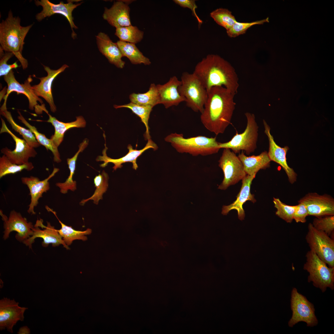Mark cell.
Wrapping results in <instances>:
<instances>
[{"label":"cell","instance_id":"cell-1","mask_svg":"<svg viewBox=\"0 0 334 334\" xmlns=\"http://www.w3.org/2000/svg\"><path fill=\"white\" fill-rule=\"evenodd\" d=\"M201 113V122L204 127L216 135L223 134L231 123L235 109L234 95L223 86L213 87Z\"/></svg>","mask_w":334,"mask_h":334},{"label":"cell","instance_id":"cell-2","mask_svg":"<svg viewBox=\"0 0 334 334\" xmlns=\"http://www.w3.org/2000/svg\"><path fill=\"white\" fill-rule=\"evenodd\" d=\"M193 73L207 92L212 88L223 86L235 95L239 86L238 78L230 63L221 57L209 54L196 65Z\"/></svg>","mask_w":334,"mask_h":334},{"label":"cell","instance_id":"cell-3","mask_svg":"<svg viewBox=\"0 0 334 334\" xmlns=\"http://www.w3.org/2000/svg\"><path fill=\"white\" fill-rule=\"evenodd\" d=\"M20 22L19 17L14 16L10 11L7 17L0 24V48L13 53L24 69L28 67V62L22 56V51L25 38L33 24L24 27Z\"/></svg>","mask_w":334,"mask_h":334},{"label":"cell","instance_id":"cell-4","mask_svg":"<svg viewBox=\"0 0 334 334\" xmlns=\"http://www.w3.org/2000/svg\"><path fill=\"white\" fill-rule=\"evenodd\" d=\"M177 151L193 156H206L217 153L220 149L216 137L202 135L186 138L182 134L171 133L165 139Z\"/></svg>","mask_w":334,"mask_h":334},{"label":"cell","instance_id":"cell-5","mask_svg":"<svg viewBox=\"0 0 334 334\" xmlns=\"http://www.w3.org/2000/svg\"><path fill=\"white\" fill-rule=\"evenodd\" d=\"M306 261L303 268L309 273L308 281L312 282L313 285L319 288L322 292L327 288L334 289V267H328L327 264L320 259L311 250L306 255Z\"/></svg>","mask_w":334,"mask_h":334},{"label":"cell","instance_id":"cell-6","mask_svg":"<svg viewBox=\"0 0 334 334\" xmlns=\"http://www.w3.org/2000/svg\"><path fill=\"white\" fill-rule=\"evenodd\" d=\"M181 81L178 90L186 99V106L194 111L201 113L208 98L207 90L193 73H182Z\"/></svg>","mask_w":334,"mask_h":334},{"label":"cell","instance_id":"cell-7","mask_svg":"<svg viewBox=\"0 0 334 334\" xmlns=\"http://www.w3.org/2000/svg\"><path fill=\"white\" fill-rule=\"evenodd\" d=\"M245 115L247 119L246 127L243 132L236 133L229 141L219 143L221 148L231 149L235 153L244 151L247 155L254 152L257 148L259 126L253 113L246 112Z\"/></svg>","mask_w":334,"mask_h":334},{"label":"cell","instance_id":"cell-8","mask_svg":"<svg viewBox=\"0 0 334 334\" xmlns=\"http://www.w3.org/2000/svg\"><path fill=\"white\" fill-rule=\"evenodd\" d=\"M305 239L310 250L329 267L334 268V240L324 232L316 229L310 223L308 226Z\"/></svg>","mask_w":334,"mask_h":334},{"label":"cell","instance_id":"cell-9","mask_svg":"<svg viewBox=\"0 0 334 334\" xmlns=\"http://www.w3.org/2000/svg\"><path fill=\"white\" fill-rule=\"evenodd\" d=\"M290 307L292 315L288 323L289 327L292 328L300 322L306 323L308 327H313L318 324V321L313 304L299 293L295 288H293L291 291Z\"/></svg>","mask_w":334,"mask_h":334},{"label":"cell","instance_id":"cell-10","mask_svg":"<svg viewBox=\"0 0 334 334\" xmlns=\"http://www.w3.org/2000/svg\"><path fill=\"white\" fill-rule=\"evenodd\" d=\"M218 162L219 166L224 174V178L219 186V189L225 190L242 180L247 175L242 161L229 149H224Z\"/></svg>","mask_w":334,"mask_h":334},{"label":"cell","instance_id":"cell-11","mask_svg":"<svg viewBox=\"0 0 334 334\" xmlns=\"http://www.w3.org/2000/svg\"><path fill=\"white\" fill-rule=\"evenodd\" d=\"M3 78L7 84L6 93L3 98L4 102L6 103L7 97L11 92H15L18 94H23L27 97L29 101V108L31 110L34 109L36 113L41 114L43 111L45 112L47 111L45 105H40L38 103L37 101H39L42 105L44 104H43L42 100L35 94L30 84L32 81L31 75L29 76L24 84H20L16 79L12 70L4 76Z\"/></svg>","mask_w":334,"mask_h":334},{"label":"cell","instance_id":"cell-12","mask_svg":"<svg viewBox=\"0 0 334 334\" xmlns=\"http://www.w3.org/2000/svg\"><path fill=\"white\" fill-rule=\"evenodd\" d=\"M0 214L3 221L4 239H7L11 232L13 231L17 232L15 238L20 242H23L32 235V229L34 225L31 222H28L27 219L23 217L20 213L14 210H12L8 218L3 213L1 210L0 211Z\"/></svg>","mask_w":334,"mask_h":334},{"label":"cell","instance_id":"cell-13","mask_svg":"<svg viewBox=\"0 0 334 334\" xmlns=\"http://www.w3.org/2000/svg\"><path fill=\"white\" fill-rule=\"evenodd\" d=\"M1 119L2 126L0 133L6 132L10 134L15 141V144L13 150L5 147L1 149V153L13 163L22 165L29 162V158L35 157L37 154L34 148L29 145L24 139H22L14 134L7 127L3 119L1 118Z\"/></svg>","mask_w":334,"mask_h":334},{"label":"cell","instance_id":"cell-14","mask_svg":"<svg viewBox=\"0 0 334 334\" xmlns=\"http://www.w3.org/2000/svg\"><path fill=\"white\" fill-rule=\"evenodd\" d=\"M35 1L37 6H41L42 7V11L36 15V19L38 21H41L45 18L55 14H61L66 18L69 23L72 31V36L73 38H74L76 36L73 28L77 29L78 28L74 22L72 12L82 3L74 4L72 1L69 0L66 3L61 1L59 4H54L48 0Z\"/></svg>","mask_w":334,"mask_h":334},{"label":"cell","instance_id":"cell-15","mask_svg":"<svg viewBox=\"0 0 334 334\" xmlns=\"http://www.w3.org/2000/svg\"><path fill=\"white\" fill-rule=\"evenodd\" d=\"M298 202L305 205L308 216L319 217L334 215V199L328 194L319 195L316 193H309Z\"/></svg>","mask_w":334,"mask_h":334},{"label":"cell","instance_id":"cell-16","mask_svg":"<svg viewBox=\"0 0 334 334\" xmlns=\"http://www.w3.org/2000/svg\"><path fill=\"white\" fill-rule=\"evenodd\" d=\"M14 299L4 298L0 300V330L6 329L11 333L13 328L19 321H23L24 314L28 308L21 307Z\"/></svg>","mask_w":334,"mask_h":334},{"label":"cell","instance_id":"cell-17","mask_svg":"<svg viewBox=\"0 0 334 334\" xmlns=\"http://www.w3.org/2000/svg\"><path fill=\"white\" fill-rule=\"evenodd\" d=\"M32 230V235L23 242L29 248H32V244L34 242L35 239L39 238L43 239L42 245L44 247H46L50 244H52L53 246L62 244L66 249H70L65 243L57 229L52 226L49 222L47 221V225L45 226L43 224L42 219L37 220Z\"/></svg>","mask_w":334,"mask_h":334},{"label":"cell","instance_id":"cell-18","mask_svg":"<svg viewBox=\"0 0 334 334\" xmlns=\"http://www.w3.org/2000/svg\"><path fill=\"white\" fill-rule=\"evenodd\" d=\"M263 123L264 132L268 137L269 143L268 156L271 160L279 164L286 173L289 182L292 184L296 182L297 174L293 169L290 167L287 164L286 155L289 148L287 146L282 148L276 144L274 138L270 133V128L264 120Z\"/></svg>","mask_w":334,"mask_h":334},{"label":"cell","instance_id":"cell-19","mask_svg":"<svg viewBox=\"0 0 334 334\" xmlns=\"http://www.w3.org/2000/svg\"><path fill=\"white\" fill-rule=\"evenodd\" d=\"M148 141L145 147L142 149L138 150L133 149L131 145L129 144L127 146L129 152L124 156L117 159H113L109 157L107 155L106 152L108 149L105 144V148L102 151V156H97L96 160L97 161H103L104 163L100 165V166L105 167L109 163H112L114 164L113 167V171L116 170L118 168H121L122 167V164L126 162H130L132 163L133 168L136 170L138 168L136 163V160L145 151L149 149L152 148L154 150H156L158 148L157 145L154 143L150 139H148Z\"/></svg>","mask_w":334,"mask_h":334},{"label":"cell","instance_id":"cell-20","mask_svg":"<svg viewBox=\"0 0 334 334\" xmlns=\"http://www.w3.org/2000/svg\"><path fill=\"white\" fill-rule=\"evenodd\" d=\"M59 170L58 169L54 168L51 173L42 180H40L39 178L33 176L21 178L22 182L27 186L30 191L31 202L28 210V213L32 215L36 214L34 208L38 204L39 199L42 197L44 193L46 192L50 189L49 180Z\"/></svg>","mask_w":334,"mask_h":334},{"label":"cell","instance_id":"cell-21","mask_svg":"<svg viewBox=\"0 0 334 334\" xmlns=\"http://www.w3.org/2000/svg\"><path fill=\"white\" fill-rule=\"evenodd\" d=\"M45 70L47 73L46 76L38 78L40 83L32 86L35 94L38 96L43 98L49 104L51 112L54 113L56 107L54 104L52 92V85L55 78L60 73L64 71L69 66L64 64L56 70L51 69L49 67L43 65Z\"/></svg>","mask_w":334,"mask_h":334},{"label":"cell","instance_id":"cell-22","mask_svg":"<svg viewBox=\"0 0 334 334\" xmlns=\"http://www.w3.org/2000/svg\"><path fill=\"white\" fill-rule=\"evenodd\" d=\"M256 175H247L242 180V185L239 192L237 196L236 199L232 203L227 206H223L221 213L223 215H227L232 210H236L238 214V218L240 220L244 219L245 216L244 211L243 205L246 201H250L255 203L256 200L254 195L250 193V186L252 181L255 178Z\"/></svg>","mask_w":334,"mask_h":334},{"label":"cell","instance_id":"cell-23","mask_svg":"<svg viewBox=\"0 0 334 334\" xmlns=\"http://www.w3.org/2000/svg\"><path fill=\"white\" fill-rule=\"evenodd\" d=\"M181 84V80L174 76L170 78L165 84L157 85L160 104L163 105L167 109L173 106H178L182 102H186V99L180 94L178 90Z\"/></svg>","mask_w":334,"mask_h":334},{"label":"cell","instance_id":"cell-24","mask_svg":"<svg viewBox=\"0 0 334 334\" xmlns=\"http://www.w3.org/2000/svg\"><path fill=\"white\" fill-rule=\"evenodd\" d=\"M128 5L123 0L114 2L110 8H105L103 18L116 28L131 25Z\"/></svg>","mask_w":334,"mask_h":334},{"label":"cell","instance_id":"cell-25","mask_svg":"<svg viewBox=\"0 0 334 334\" xmlns=\"http://www.w3.org/2000/svg\"><path fill=\"white\" fill-rule=\"evenodd\" d=\"M96 38L100 51L109 61L118 68H123L125 63L122 59L123 56L117 43L113 42L107 34L102 32L99 33Z\"/></svg>","mask_w":334,"mask_h":334},{"label":"cell","instance_id":"cell-26","mask_svg":"<svg viewBox=\"0 0 334 334\" xmlns=\"http://www.w3.org/2000/svg\"><path fill=\"white\" fill-rule=\"evenodd\" d=\"M238 156L243 165L246 174L249 175H256L260 169L269 167L271 161L266 151L259 155L250 156H246L242 151Z\"/></svg>","mask_w":334,"mask_h":334},{"label":"cell","instance_id":"cell-27","mask_svg":"<svg viewBox=\"0 0 334 334\" xmlns=\"http://www.w3.org/2000/svg\"><path fill=\"white\" fill-rule=\"evenodd\" d=\"M49 116V119L46 122L51 123L55 129L54 134L52 135L50 139L58 147L63 140L64 134L68 130L74 127H84L86 125V122L83 117L80 116L76 117V120L74 121L65 123L58 120L55 117H52L46 113Z\"/></svg>","mask_w":334,"mask_h":334},{"label":"cell","instance_id":"cell-28","mask_svg":"<svg viewBox=\"0 0 334 334\" xmlns=\"http://www.w3.org/2000/svg\"><path fill=\"white\" fill-rule=\"evenodd\" d=\"M45 208L48 212L53 213L59 221L61 227L57 230L67 246L71 245L73 241L75 240H81L83 241L87 240V237L86 235L91 233L92 230L91 229L88 228L84 231L75 230L71 226L66 225L62 222L57 216L56 212L48 206H47Z\"/></svg>","mask_w":334,"mask_h":334},{"label":"cell","instance_id":"cell-29","mask_svg":"<svg viewBox=\"0 0 334 334\" xmlns=\"http://www.w3.org/2000/svg\"><path fill=\"white\" fill-rule=\"evenodd\" d=\"M116 43L122 56L127 58L132 64L142 63L145 65H149L151 64L149 59L143 55L135 44L120 40Z\"/></svg>","mask_w":334,"mask_h":334},{"label":"cell","instance_id":"cell-30","mask_svg":"<svg viewBox=\"0 0 334 334\" xmlns=\"http://www.w3.org/2000/svg\"><path fill=\"white\" fill-rule=\"evenodd\" d=\"M0 114L3 116L11 125L12 128L23 137L31 146L36 148L41 144L36 140L34 135L30 129H27L18 125L14 121L11 113L7 110L6 103H3L0 108Z\"/></svg>","mask_w":334,"mask_h":334},{"label":"cell","instance_id":"cell-31","mask_svg":"<svg viewBox=\"0 0 334 334\" xmlns=\"http://www.w3.org/2000/svg\"><path fill=\"white\" fill-rule=\"evenodd\" d=\"M18 112L19 114L18 119L32 131L37 141L41 145L45 147L47 150H49L51 151L54 156V161L57 163L60 162L61 160L58 147L51 139L47 138L44 134L39 132L35 127L31 125L27 122L19 111H18Z\"/></svg>","mask_w":334,"mask_h":334},{"label":"cell","instance_id":"cell-32","mask_svg":"<svg viewBox=\"0 0 334 334\" xmlns=\"http://www.w3.org/2000/svg\"><path fill=\"white\" fill-rule=\"evenodd\" d=\"M131 102L142 106H150L153 107L160 104V99L156 86L152 84L149 90L143 93H133L129 96Z\"/></svg>","mask_w":334,"mask_h":334},{"label":"cell","instance_id":"cell-33","mask_svg":"<svg viewBox=\"0 0 334 334\" xmlns=\"http://www.w3.org/2000/svg\"><path fill=\"white\" fill-rule=\"evenodd\" d=\"M79 147V150L75 155L72 158H68L67 159V163L70 171L68 178L64 182H58L56 184V186L59 187L60 191L62 194L67 193L69 190L74 191L76 189V181L73 180V177L75 169L76 161L79 153L83 151L86 148V146L84 143H81Z\"/></svg>","mask_w":334,"mask_h":334},{"label":"cell","instance_id":"cell-34","mask_svg":"<svg viewBox=\"0 0 334 334\" xmlns=\"http://www.w3.org/2000/svg\"><path fill=\"white\" fill-rule=\"evenodd\" d=\"M108 179V175L104 170L101 174L96 176L94 179L96 190L90 198L82 200L80 202V204L83 205L90 200H93L94 203L98 204L99 200L102 199L103 195L107 190Z\"/></svg>","mask_w":334,"mask_h":334},{"label":"cell","instance_id":"cell-35","mask_svg":"<svg viewBox=\"0 0 334 334\" xmlns=\"http://www.w3.org/2000/svg\"><path fill=\"white\" fill-rule=\"evenodd\" d=\"M113 106L116 109L121 108L129 109L133 113L139 117L141 122L146 127V138L148 139H150L148 123L150 115L153 107L150 106L140 105L131 102L122 105H114Z\"/></svg>","mask_w":334,"mask_h":334},{"label":"cell","instance_id":"cell-36","mask_svg":"<svg viewBox=\"0 0 334 334\" xmlns=\"http://www.w3.org/2000/svg\"><path fill=\"white\" fill-rule=\"evenodd\" d=\"M115 34L120 41L135 44L143 39L144 32L136 26L131 25L116 28Z\"/></svg>","mask_w":334,"mask_h":334},{"label":"cell","instance_id":"cell-37","mask_svg":"<svg viewBox=\"0 0 334 334\" xmlns=\"http://www.w3.org/2000/svg\"><path fill=\"white\" fill-rule=\"evenodd\" d=\"M34 168L32 163L18 165L11 162L5 155L0 157V178L9 174H13L25 169L28 171Z\"/></svg>","mask_w":334,"mask_h":334},{"label":"cell","instance_id":"cell-38","mask_svg":"<svg viewBox=\"0 0 334 334\" xmlns=\"http://www.w3.org/2000/svg\"><path fill=\"white\" fill-rule=\"evenodd\" d=\"M210 16L218 25L224 28L226 31L237 21L232 12L226 8L216 9L210 13Z\"/></svg>","mask_w":334,"mask_h":334},{"label":"cell","instance_id":"cell-39","mask_svg":"<svg viewBox=\"0 0 334 334\" xmlns=\"http://www.w3.org/2000/svg\"><path fill=\"white\" fill-rule=\"evenodd\" d=\"M269 22L268 17L251 22H241L237 21L231 28L226 30V33L229 37L235 38L245 34L248 29L254 25L263 24Z\"/></svg>","mask_w":334,"mask_h":334},{"label":"cell","instance_id":"cell-40","mask_svg":"<svg viewBox=\"0 0 334 334\" xmlns=\"http://www.w3.org/2000/svg\"><path fill=\"white\" fill-rule=\"evenodd\" d=\"M273 199L274 207L276 209V214L287 223H292L293 220V215L296 205L286 204L278 198L274 197Z\"/></svg>","mask_w":334,"mask_h":334},{"label":"cell","instance_id":"cell-41","mask_svg":"<svg viewBox=\"0 0 334 334\" xmlns=\"http://www.w3.org/2000/svg\"><path fill=\"white\" fill-rule=\"evenodd\" d=\"M312 224L316 229L330 236L334 231V215L316 217Z\"/></svg>","mask_w":334,"mask_h":334},{"label":"cell","instance_id":"cell-42","mask_svg":"<svg viewBox=\"0 0 334 334\" xmlns=\"http://www.w3.org/2000/svg\"><path fill=\"white\" fill-rule=\"evenodd\" d=\"M14 54L11 52H5L0 48V76L8 74L13 69H16L19 66L16 62L11 64H8L7 62Z\"/></svg>","mask_w":334,"mask_h":334},{"label":"cell","instance_id":"cell-43","mask_svg":"<svg viewBox=\"0 0 334 334\" xmlns=\"http://www.w3.org/2000/svg\"><path fill=\"white\" fill-rule=\"evenodd\" d=\"M293 215V220L297 223H304L306 221V217L308 216L307 208L302 202L298 203Z\"/></svg>","mask_w":334,"mask_h":334},{"label":"cell","instance_id":"cell-44","mask_svg":"<svg viewBox=\"0 0 334 334\" xmlns=\"http://www.w3.org/2000/svg\"><path fill=\"white\" fill-rule=\"evenodd\" d=\"M173 1L180 6L189 8L192 12L193 15L196 18L199 24V26H201L203 21L197 14L196 9L197 8L195 0H174Z\"/></svg>","mask_w":334,"mask_h":334},{"label":"cell","instance_id":"cell-45","mask_svg":"<svg viewBox=\"0 0 334 334\" xmlns=\"http://www.w3.org/2000/svg\"><path fill=\"white\" fill-rule=\"evenodd\" d=\"M17 333L19 334H29L30 333V330L28 326H24L19 328Z\"/></svg>","mask_w":334,"mask_h":334}]
</instances>
